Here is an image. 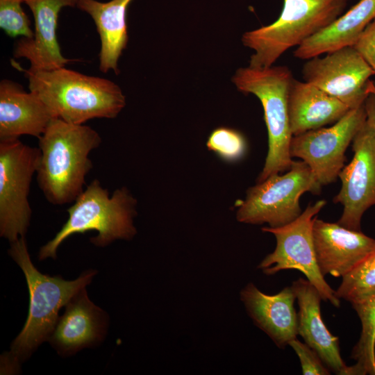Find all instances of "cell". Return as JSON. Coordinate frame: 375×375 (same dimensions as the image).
Segmentation results:
<instances>
[{
  "mask_svg": "<svg viewBox=\"0 0 375 375\" xmlns=\"http://www.w3.org/2000/svg\"><path fill=\"white\" fill-rule=\"evenodd\" d=\"M8 253L23 271L30 295L26 323L10 346V351L1 358V372L15 374L44 342L48 341L58 319L60 308L83 288L97 273L90 269L75 280L66 281L60 276H50L40 272L33 265L25 237L10 242Z\"/></svg>",
  "mask_w": 375,
  "mask_h": 375,
  "instance_id": "obj_1",
  "label": "cell"
},
{
  "mask_svg": "<svg viewBox=\"0 0 375 375\" xmlns=\"http://www.w3.org/2000/svg\"><path fill=\"white\" fill-rule=\"evenodd\" d=\"M38 139L39 188L53 205L74 202L84 190L85 177L92 168L89 154L101 142L99 133L86 125L54 118Z\"/></svg>",
  "mask_w": 375,
  "mask_h": 375,
  "instance_id": "obj_2",
  "label": "cell"
},
{
  "mask_svg": "<svg viewBox=\"0 0 375 375\" xmlns=\"http://www.w3.org/2000/svg\"><path fill=\"white\" fill-rule=\"evenodd\" d=\"M14 66H16L14 65ZM24 72L30 91L36 93L55 117L83 124L94 118H115L126 106L120 87L110 80L64 67Z\"/></svg>",
  "mask_w": 375,
  "mask_h": 375,
  "instance_id": "obj_3",
  "label": "cell"
},
{
  "mask_svg": "<svg viewBox=\"0 0 375 375\" xmlns=\"http://www.w3.org/2000/svg\"><path fill=\"white\" fill-rule=\"evenodd\" d=\"M137 201L126 187L116 189L109 196L98 179H94L67 209L69 217L60 230L39 251L40 260L56 258V252L69 236L96 231L90 242L106 247L116 240H131L137 231L133 219Z\"/></svg>",
  "mask_w": 375,
  "mask_h": 375,
  "instance_id": "obj_4",
  "label": "cell"
},
{
  "mask_svg": "<svg viewBox=\"0 0 375 375\" xmlns=\"http://www.w3.org/2000/svg\"><path fill=\"white\" fill-rule=\"evenodd\" d=\"M347 0H283L272 24L249 31L242 44L254 51L249 67H269L286 51L299 47L342 15Z\"/></svg>",
  "mask_w": 375,
  "mask_h": 375,
  "instance_id": "obj_5",
  "label": "cell"
},
{
  "mask_svg": "<svg viewBox=\"0 0 375 375\" xmlns=\"http://www.w3.org/2000/svg\"><path fill=\"white\" fill-rule=\"evenodd\" d=\"M286 66L240 67L231 78L238 91L253 94L260 101L268 133V152L258 183L281 172L289 170L293 160L288 93L293 79Z\"/></svg>",
  "mask_w": 375,
  "mask_h": 375,
  "instance_id": "obj_6",
  "label": "cell"
},
{
  "mask_svg": "<svg viewBox=\"0 0 375 375\" xmlns=\"http://www.w3.org/2000/svg\"><path fill=\"white\" fill-rule=\"evenodd\" d=\"M322 186L305 162L293 161L285 174L272 175L249 188L238 205L236 218L245 224L267 223L272 228L286 225L302 212L301 196L306 192L319 194Z\"/></svg>",
  "mask_w": 375,
  "mask_h": 375,
  "instance_id": "obj_7",
  "label": "cell"
},
{
  "mask_svg": "<svg viewBox=\"0 0 375 375\" xmlns=\"http://www.w3.org/2000/svg\"><path fill=\"white\" fill-rule=\"evenodd\" d=\"M40 151L19 139L0 142V235L10 242L25 237L32 210L28 200Z\"/></svg>",
  "mask_w": 375,
  "mask_h": 375,
  "instance_id": "obj_8",
  "label": "cell"
},
{
  "mask_svg": "<svg viewBox=\"0 0 375 375\" xmlns=\"http://www.w3.org/2000/svg\"><path fill=\"white\" fill-rule=\"evenodd\" d=\"M325 204L324 200H319L313 205H308L297 219L286 225L262 228V231L275 236L276 245L258 267L267 275L284 269H297L315 287L323 301L339 307L340 299L319 271L313 243V224Z\"/></svg>",
  "mask_w": 375,
  "mask_h": 375,
  "instance_id": "obj_9",
  "label": "cell"
},
{
  "mask_svg": "<svg viewBox=\"0 0 375 375\" xmlns=\"http://www.w3.org/2000/svg\"><path fill=\"white\" fill-rule=\"evenodd\" d=\"M366 120L352 140L353 156L339 174L342 187L334 197L343 206L337 222L361 231L364 212L375 205V101L365 106Z\"/></svg>",
  "mask_w": 375,
  "mask_h": 375,
  "instance_id": "obj_10",
  "label": "cell"
},
{
  "mask_svg": "<svg viewBox=\"0 0 375 375\" xmlns=\"http://www.w3.org/2000/svg\"><path fill=\"white\" fill-rule=\"evenodd\" d=\"M366 117L363 104L349 110L331 127L293 135L290 144L292 158L305 162L321 185L334 182L344 167L345 151Z\"/></svg>",
  "mask_w": 375,
  "mask_h": 375,
  "instance_id": "obj_11",
  "label": "cell"
},
{
  "mask_svg": "<svg viewBox=\"0 0 375 375\" xmlns=\"http://www.w3.org/2000/svg\"><path fill=\"white\" fill-rule=\"evenodd\" d=\"M302 75L304 81L353 109L364 104L375 73L353 46H347L308 59Z\"/></svg>",
  "mask_w": 375,
  "mask_h": 375,
  "instance_id": "obj_12",
  "label": "cell"
},
{
  "mask_svg": "<svg viewBox=\"0 0 375 375\" xmlns=\"http://www.w3.org/2000/svg\"><path fill=\"white\" fill-rule=\"evenodd\" d=\"M108 324L107 312L90 301L84 288L65 305L48 341L60 356H71L101 344Z\"/></svg>",
  "mask_w": 375,
  "mask_h": 375,
  "instance_id": "obj_13",
  "label": "cell"
},
{
  "mask_svg": "<svg viewBox=\"0 0 375 375\" xmlns=\"http://www.w3.org/2000/svg\"><path fill=\"white\" fill-rule=\"evenodd\" d=\"M79 0H24L34 18V35L21 38L15 44L13 56L24 58L31 71H49L64 67L74 60L64 57L56 35L58 16L65 7H76Z\"/></svg>",
  "mask_w": 375,
  "mask_h": 375,
  "instance_id": "obj_14",
  "label": "cell"
},
{
  "mask_svg": "<svg viewBox=\"0 0 375 375\" xmlns=\"http://www.w3.org/2000/svg\"><path fill=\"white\" fill-rule=\"evenodd\" d=\"M312 237L321 274L342 277L375 247V240L362 231L315 219Z\"/></svg>",
  "mask_w": 375,
  "mask_h": 375,
  "instance_id": "obj_15",
  "label": "cell"
},
{
  "mask_svg": "<svg viewBox=\"0 0 375 375\" xmlns=\"http://www.w3.org/2000/svg\"><path fill=\"white\" fill-rule=\"evenodd\" d=\"M56 118L35 92L8 79L0 82V142L28 135L39 138Z\"/></svg>",
  "mask_w": 375,
  "mask_h": 375,
  "instance_id": "obj_16",
  "label": "cell"
},
{
  "mask_svg": "<svg viewBox=\"0 0 375 375\" xmlns=\"http://www.w3.org/2000/svg\"><path fill=\"white\" fill-rule=\"evenodd\" d=\"M241 300L254 324L280 348H285L298 335V314L294 306L296 299L292 287L269 295L253 283L242 290Z\"/></svg>",
  "mask_w": 375,
  "mask_h": 375,
  "instance_id": "obj_17",
  "label": "cell"
},
{
  "mask_svg": "<svg viewBox=\"0 0 375 375\" xmlns=\"http://www.w3.org/2000/svg\"><path fill=\"white\" fill-rule=\"evenodd\" d=\"M291 287L299 308L298 335L317 353L329 369L337 374L348 375L349 366L341 357L338 338L329 332L322 320L319 292L303 278L294 281Z\"/></svg>",
  "mask_w": 375,
  "mask_h": 375,
  "instance_id": "obj_18",
  "label": "cell"
},
{
  "mask_svg": "<svg viewBox=\"0 0 375 375\" xmlns=\"http://www.w3.org/2000/svg\"><path fill=\"white\" fill-rule=\"evenodd\" d=\"M349 110L344 103L316 86L293 78L288 93L293 135L335 123Z\"/></svg>",
  "mask_w": 375,
  "mask_h": 375,
  "instance_id": "obj_19",
  "label": "cell"
},
{
  "mask_svg": "<svg viewBox=\"0 0 375 375\" xmlns=\"http://www.w3.org/2000/svg\"><path fill=\"white\" fill-rule=\"evenodd\" d=\"M133 0H79L76 8L93 19L101 40L99 70L119 73L118 60L128 43L126 13Z\"/></svg>",
  "mask_w": 375,
  "mask_h": 375,
  "instance_id": "obj_20",
  "label": "cell"
},
{
  "mask_svg": "<svg viewBox=\"0 0 375 375\" xmlns=\"http://www.w3.org/2000/svg\"><path fill=\"white\" fill-rule=\"evenodd\" d=\"M375 19V0H360L328 26L309 38L294 51V56L308 60L347 46H353Z\"/></svg>",
  "mask_w": 375,
  "mask_h": 375,
  "instance_id": "obj_21",
  "label": "cell"
},
{
  "mask_svg": "<svg viewBox=\"0 0 375 375\" xmlns=\"http://www.w3.org/2000/svg\"><path fill=\"white\" fill-rule=\"evenodd\" d=\"M351 303L362 329L351 355L356 363L349 367L348 375H375V292Z\"/></svg>",
  "mask_w": 375,
  "mask_h": 375,
  "instance_id": "obj_22",
  "label": "cell"
},
{
  "mask_svg": "<svg viewBox=\"0 0 375 375\" xmlns=\"http://www.w3.org/2000/svg\"><path fill=\"white\" fill-rule=\"evenodd\" d=\"M375 292V247L342 277L336 296L350 303Z\"/></svg>",
  "mask_w": 375,
  "mask_h": 375,
  "instance_id": "obj_23",
  "label": "cell"
},
{
  "mask_svg": "<svg viewBox=\"0 0 375 375\" xmlns=\"http://www.w3.org/2000/svg\"><path fill=\"white\" fill-rule=\"evenodd\" d=\"M206 145L209 150L228 162L240 159L247 149V142L242 133L224 126L217 128L211 132Z\"/></svg>",
  "mask_w": 375,
  "mask_h": 375,
  "instance_id": "obj_24",
  "label": "cell"
},
{
  "mask_svg": "<svg viewBox=\"0 0 375 375\" xmlns=\"http://www.w3.org/2000/svg\"><path fill=\"white\" fill-rule=\"evenodd\" d=\"M22 3L24 0H0V28L11 38H31L34 33Z\"/></svg>",
  "mask_w": 375,
  "mask_h": 375,
  "instance_id": "obj_25",
  "label": "cell"
},
{
  "mask_svg": "<svg viewBox=\"0 0 375 375\" xmlns=\"http://www.w3.org/2000/svg\"><path fill=\"white\" fill-rule=\"evenodd\" d=\"M289 345L293 349L300 360L303 374H330L328 368L326 367L317 353L306 342L303 343L296 338L290 342Z\"/></svg>",
  "mask_w": 375,
  "mask_h": 375,
  "instance_id": "obj_26",
  "label": "cell"
},
{
  "mask_svg": "<svg viewBox=\"0 0 375 375\" xmlns=\"http://www.w3.org/2000/svg\"><path fill=\"white\" fill-rule=\"evenodd\" d=\"M353 47L375 73V19L366 27Z\"/></svg>",
  "mask_w": 375,
  "mask_h": 375,
  "instance_id": "obj_27",
  "label": "cell"
}]
</instances>
